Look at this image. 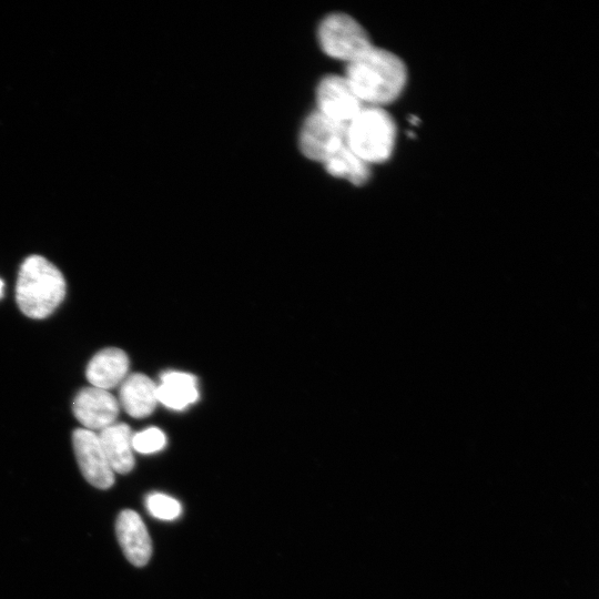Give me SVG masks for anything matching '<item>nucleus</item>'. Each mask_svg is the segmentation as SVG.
I'll return each mask as SVG.
<instances>
[{
  "mask_svg": "<svg viewBox=\"0 0 599 599\" xmlns=\"http://www.w3.org/2000/svg\"><path fill=\"white\" fill-rule=\"evenodd\" d=\"M129 370L126 354L116 347H108L98 352L89 362L85 370L87 379L93 387L110 389L124 380Z\"/></svg>",
  "mask_w": 599,
  "mask_h": 599,
  "instance_id": "nucleus-10",
  "label": "nucleus"
},
{
  "mask_svg": "<svg viewBox=\"0 0 599 599\" xmlns=\"http://www.w3.org/2000/svg\"><path fill=\"white\" fill-rule=\"evenodd\" d=\"M73 414L85 429L101 430L113 423L119 414V400L105 389L84 387L75 395Z\"/></svg>",
  "mask_w": 599,
  "mask_h": 599,
  "instance_id": "nucleus-8",
  "label": "nucleus"
},
{
  "mask_svg": "<svg viewBox=\"0 0 599 599\" xmlns=\"http://www.w3.org/2000/svg\"><path fill=\"white\" fill-rule=\"evenodd\" d=\"M165 434L158 427H149L132 436V448L140 454H153L164 448Z\"/></svg>",
  "mask_w": 599,
  "mask_h": 599,
  "instance_id": "nucleus-16",
  "label": "nucleus"
},
{
  "mask_svg": "<svg viewBox=\"0 0 599 599\" xmlns=\"http://www.w3.org/2000/svg\"><path fill=\"white\" fill-rule=\"evenodd\" d=\"M347 125L336 122L317 110L303 123L300 148L309 160L323 162L332 152L347 142Z\"/></svg>",
  "mask_w": 599,
  "mask_h": 599,
  "instance_id": "nucleus-5",
  "label": "nucleus"
},
{
  "mask_svg": "<svg viewBox=\"0 0 599 599\" xmlns=\"http://www.w3.org/2000/svg\"><path fill=\"white\" fill-rule=\"evenodd\" d=\"M347 144L368 165L389 159L396 140L393 118L380 106L365 105L347 124Z\"/></svg>",
  "mask_w": 599,
  "mask_h": 599,
  "instance_id": "nucleus-3",
  "label": "nucleus"
},
{
  "mask_svg": "<svg viewBox=\"0 0 599 599\" xmlns=\"http://www.w3.org/2000/svg\"><path fill=\"white\" fill-rule=\"evenodd\" d=\"M322 163L332 176L346 179L355 185L365 184L370 175L369 165L351 150L347 142L332 152Z\"/></svg>",
  "mask_w": 599,
  "mask_h": 599,
  "instance_id": "nucleus-14",
  "label": "nucleus"
},
{
  "mask_svg": "<svg viewBox=\"0 0 599 599\" xmlns=\"http://www.w3.org/2000/svg\"><path fill=\"white\" fill-rule=\"evenodd\" d=\"M158 402L164 406L181 410L199 398L196 378L189 373L169 370L161 375L156 388Z\"/></svg>",
  "mask_w": 599,
  "mask_h": 599,
  "instance_id": "nucleus-13",
  "label": "nucleus"
},
{
  "mask_svg": "<svg viewBox=\"0 0 599 599\" xmlns=\"http://www.w3.org/2000/svg\"><path fill=\"white\" fill-rule=\"evenodd\" d=\"M115 532L126 559L136 567L146 565L152 555V542L140 515L131 509L121 511Z\"/></svg>",
  "mask_w": 599,
  "mask_h": 599,
  "instance_id": "nucleus-9",
  "label": "nucleus"
},
{
  "mask_svg": "<svg viewBox=\"0 0 599 599\" xmlns=\"http://www.w3.org/2000/svg\"><path fill=\"white\" fill-rule=\"evenodd\" d=\"M316 100L318 112L346 125L365 106L347 79L335 74L321 80L316 91Z\"/></svg>",
  "mask_w": 599,
  "mask_h": 599,
  "instance_id": "nucleus-6",
  "label": "nucleus"
},
{
  "mask_svg": "<svg viewBox=\"0 0 599 599\" xmlns=\"http://www.w3.org/2000/svg\"><path fill=\"white\" fill-rule=\"evenodd\" d=\"M158 385L146 375L135 373L126 376L120 387V403L132 417L149 416L158 402Z\"/></svg>",
  "mask_w": 599,
  "mask_h": 599,
  "instance_id": "nucleus-12",
  "label": "nucleus"
},
{
  "mask_svg": "<svg viewBox=\"0 0 599 599\" xmlns=\"http://www.w3.org/2000/svg\"><path fill=\"white\" fill-rule=\"evenodd\" d=\"M2 292H3V282L0 278V297L2 296Z\"/></svg>",
  "mask_w": 599,
  "mask_h": 599,
  "instance_id": "nucleus-17",
  "label": "nucleus"
},
{
  "mask_svg": "<svg viewBox=\"0 0 599 599\" xmlns=\"http://www.w3.org/2000/svg\"><path fill=\"white\" fill-rule=\"evenodd\" d=\"M364 105L380 106L395 101L407 81V69L395 53L374 45L347 63L344 75Z\"/></svg>",
  "mask_w": 599,
  "mask_h": 599,
  "instance_id": "nucleus-1",
  "label": "nucleus"
},
{
  "mask_svg": "<svg viewBox=\"0 0 599 599\" xmlns=\"http://www.w3.org/2000/svg\"><path fill=\"white\" fill-rule=\"evenodd\" d=\"M145 506L153 517L161 520H174L182 512L180 501L162 493L150 494L146 497Z\"/></svg>",
  "mask_w": 599,
  "mask_h": 599,
  "instance_id": "nucleus-15",
  "label": "nucleus"
},
{
  "mask_svg": "<svg viewBox=\"0 0 599 599\" xmlns=\"http://www.w3.org/2000/svg\"><path fill=\"white\" fill-rule=\"evenodd\" d=\"M65 296V280L60 270L40 255H31L20 266L16 300L20 311L41 319L54 312Z\"/></svg>",
  "mask_w": 599,
  "mask_h": 599,
  "instance_id": "nucleus-2",
  "label": "nucleus"
},
{
  "mask_svg": "<svg viewBox=\"0 0 599 599\" xmlns=\"http://www.w3.org/2000/svg\"><path fill=\"white\" fill-rule=\"evenodd\" d=\"M72 443L84 479L97 488H110L114 484V473L103 453L98 434L78 428L73 432Z\"/></svg>",
  "mask_w": 599,
  "mask_h": 599,
  "instance_id": "nucleus-7",
  "label": "nucleus"
},
{
  "mask_svg": "<svg viewBox=\"0 0 599 599\" xmlns=\"http://www.w3.org/2000/svg\"><path fill=\"white\" fill-rule=\"evenodd\" d=\"M132 436L130 427L124 423H113L98 433L113 473L128 474L134 467Z\"/></svg>",
  "mask_w": 599,
  "mask_h": 599,
  "instance_id": "nucleus-11",
  "label": "nucleus"
},
{
  "mask_svg": "<svg viewBox=\"0 0 599 599\" xmlns=\"http://www.w3.org/2000/svg\"><path fill=\"white\" fill-rule=\"evenodd\" d=\"M318 41L327 55L346 63L373 47L366 30L345 13H332L323 19L318 27Z\"/></svg>",
  "mask_w": 599,
  "mask_h": 599,
  "instance_id": "nucleus-4",
  "label": "nucleus"
}]
</instances>
